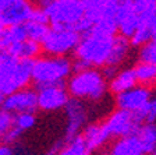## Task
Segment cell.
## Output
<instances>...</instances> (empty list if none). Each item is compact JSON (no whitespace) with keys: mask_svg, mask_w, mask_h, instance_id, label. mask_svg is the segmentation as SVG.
I'll use <instances>...</instances> for the list:
<instances>
[{"mask_svg":"<svg viewBox=\"0 0 156 155\" xmlns=\"http://www.w3.org/2000/svg\"><path fill=\"white\" fill-rule=\"evenodd\" d=\"M116 35H105L89 29L81 35L80 42L75 46V57L84 60L91 67H103L106 65L112 45Z\"/></svg>","mask_w":156,"mask_h":155,"instance_id":"6da1fadb","label":"cell"},{"mask_svg":"<svg viewBox=\"0 0 156 155\" xmlns=\"http://www.w3.org/2000/svg\"><path fill=\"white\" fill-rule=\"evenodd\" d=\"M73 71V63L68 57L49 55L45 57L34 59L32 81L38 87L48 84L64 83Z\"/></svg>","mask_w":156,"mask_h":155,"instance_id":"7a4b0ae2","label":"cell"},{"mask_svg":"<svg viewBox=\"0 0 156 155\" xmlns=\"http://www.w3.org/2000/svg\"><path fill=\"white\" fill-rule=\"evenodd\" d=\"M67 90L71 97L78 99L98 101L106 94V78L94 67L75 71V74L68 80Z\"/></svg>","mask_w":156,"mask_h":155,"instance_id":"3957f363","label":"cell"},{"mask_svg":"<svg viewBox=\"0 0 156 155\" xmlns=\"http://www.w3.org/2000/svg\"><path fill=\"white\" fill-rule=\"evenodd\" d=\"M34 59H17L10 56L0 66V92L9 95L25 88L32 81Z\"/></svg>","mask_w":156,"mask_h":155,"instance_id":"277c9868","label":"cell"},{"mask_svg":"<svg viewBox=\"0 0 156 155\" xmlns=\"http://www.w3.org/2000/svg\"><path fill=\"white\" fill-rule=\"evenodd\" d=\"M39 6L45 9L50 27H68L84 16V0H39Z\"/></svg>","mask_w":156,"mask_h":155,"instance_id":"5b68a950","label":"cell"},{"mask_svg":"<svg viewBox=\"0 0 156 155\" xmlns=\"http://www.w3.org/2000/svg\"><path fill=\"white\" fill-rule=\"evenodd\" d=\"M81 35L74 28L68 27H50L46 38L42 41V50L48 55L63 56L75 49Z\"/></svg>","mask_w":156,"mask_h":155,"instance_id":"8992f818","label":"cell"},{"mask_svg":"<svg viewBox=\"0 0 156 155\" xmlns=\"http://www.w3.org/2000/svg\"><path fill=\"white\" fill-rule=\"evenodd\" d=\"M36 95H38V108L42 110L62 109L70 99V94H68V90L64 87V83L38 87Z\"/></svg>","mask_w":156,"mask_h":155,"instance_id":"52a82bcc","label":"cell"},{"mask_svg":"<svg viewBox=\"0 0 156 155\" xmlns=\"http://www.w3.org/2000/svg\"><path fill=\"white\" fill-rule=\"evenodd\" d=\"M105 126H106L107 131H109L110 140L112 138L116 140V138H120V137H124V136H128V134L135 133V130L138 129L141 124L136 122L133 112L119 108V109L112 113L110 116H109V119L105 122Z\"/></svg>","mask_w":156,"mask_h":155,"instance_id":"ba28073f","label":"cell"},{"mask_svg":"<svg viewBox=\"0 0 156 155\" xmlns=\"http://www.w3.org/2000/svg\"><path fill=\"white\" fill-rule=\"evenodd\" d=\"M2 108L11 113L35 112L38 109V95L34 90H29L27 87L21 88L13 94L6 95Z\"/></svg>","mask_w":156,"mask_h":155,"instance_id":"9c48e42d","label":"cell"},{"mask_svg":"<svg viewBox=\"0 0 156 155\" xmlns=\"http://www.w3.org/2000/svg\"><path fill=\"white\" fill-rule=\"evenodd\" d=\"M151 99V90L149 87H145V85L136 84L133 88L127 91H123L120 94H117L116 102L117 106L120 109H126L134 112L138 108H141L144 103H146Z\"/></svg>","mask_w":156,"mask_h":155,"instance_id":"30bf717a","label":"cell"},{"mask_svg":"<svg viewBox=\"0 0 156 155\" xmlns=\"http://www.w3.org/2000/svg\"><path fill=\"white\" fill-rule=\"evenodd\" d=\"M66 115H67V129L66 137L75 136L81 131L87 122V109L78 98H70L66 103Z\"/></svg>","mask_w":156,"mask_h":155,"instance_id":"8fae6325","label":"cell"},{"mask_svg":"<svg viewBox=\"0 0 156 155\" xmlns=\"http://www.w3.org/2000/svg\"><path fill=\"white\" fill-rule=\"evenodd\" d=\"M32 4L28 0H18L0 10V20L3 25H21L25 24L32 14Z\"/></svg>","mask_w":156,"mask_h":155,"instance_id":"7c38bea8","label":"cell"},{"mask_svg":"<svg viewBox=\"0 0 156 155\" xmlns=\"http://www.w3.org/2000/svg\"><path fill=\"white\" fill-rule=\"evenodd\" d=\"M120 0H84V16L92 24L106 16H116Z\"/></svg>","mask_w":156,"mask_h":155,"instance_id":"4fadbf2b","label":"cell"},{"mask_svg":"<svg viewBox=\"0 0 156 155\" xmlns=\"http://www.w3.org/2000/svg\"><path fill=\"white\" fill-rule=\"evenodd\" d=\"M82 136H84L85 144H87L88 154L101 149L110 140V136H109V131H107L105 123H95L91 126H87Z\"/></svg>","mask_w":156,"mask_h":155,"instance_id":"5bb4252c","label":"cell"},{"mask_svg":"<svg viewBox=\"0 0 156 155\" xmlns=\"http://www.w3.org/2000/svg\"><path fill=\"white\" fill-rule=\"evenodd\" d=\"M110 154L113 155H144V148L135 133L116 138L110 147Z\"/></svg>","mask_w":156,"mask_h":155,"instance_id":"9a60e30c","label":"cell"},{"mask_svg":"<svg viewBox=\"0 0 156 155\" xmlns=\"http://www.w3.org/2000/svg\"><path fill=\"white\" fill-rule=\"evenodd\" d=\"M130 48H131L130 39L120 35V34H117L114 36L113 45H112L110 53H109V57H107V61L105 66H114V67H117L119 65H121L124 61V59L127 57V55H128Z\"/></svg>","mask_w":156,"mask_h":155,"instance_id":"2e32d148","label":"cell"},{"mask_svg":"<svg viewBox=\"0 0 156 155\" xmlns=\"http://www.w3.org/2000/svg\"><path fill=\"white\" fill-rule=\"evenodd\" d=\"M9 52L17 59H36L42 52V45L34 39L25 38L10 46Z\"/></svg>","mask_w":156,"mask_h":155,"instance_id":"e0dca14e","label":"cell"},{"mask_svg":"<svg viewBox=\"0 0 156 155\" xmlns=\"http://www.w3.org/2000/svg\"><path fill=\"white\" fill-rule=\"evenodd\" d=\"M109 81H110L109 83V90L116 95L123 92V91L130 90L134 85L138 84L134 68H126V70L120 71V73H116V76L112 77Z\"/></svg>","mask_w":156,"mask_h":155,"instance_id":"ac0fdd59","label":"cell"},{"mask_svg":"<svg viewBox=\"0 0 156 155\" xmlns=\"http://www.w3.org/2000/svg\"><path fill=\"white\" fill-rule=\"evenodd\" d=\"M135 134L140 140L145 154L156 152V124L155 123H142L135 130Z\"/></svg>","mask_w":156,"mask_h":155,"instance_id":"d6986e66","label":"cell"},{"mask_svg":"<svg viewBox=\"0 0 156 155\" xmlns=\"http://www.w3.org/2000/svg\"><path fill=\"white\" fill-rule=\"evenodd\" d=\"M27 38L24 24L21 25H4L0 31V48L9 49L11 45Z\"/></svg>","mask_w":156,"mask_h":155,"instance_id":"ffe728a7","label":"cell"},{"mask_svg":"<svg viewBox=\"0 0 156 155\" xmlns=\"http://www.w3.org/2000/svg\"><path fill=\"white\" fill-rule=\"evenodd\" d=\"M135 71L136 83L145 87H153L156 85V65L155 63H148V61H141L138 66L134 68Z\"/></svg>","mask_w":156,"mask_h":155,"instance_id":"44dd1931","label":"cell"},{"mask_svg":"<svg viewBox=\"0 0 156 155\" xmlns=\"http://www.w3.org/2000/svg\"><path fill=\"white\" fill-rule=\"evenodd\" d=\"M62 155H87V144H85L84 136L78 133L75 136L64 137V144L60 151Z\"/></svg>","mask_w":156,"mask_h":155,"instance_id":"7402d4cb","label":"cell"},{"mask_svg":"<svg viewBox=\"0 0 156 155\" xmlns=\"http://www.w3.org/2000/svg\"><path fill=\"white\" fill-rule=\"evenodd\" d=\"M24 28H25V32H27V38L34 39L36 42L42 43V41L48 35L50 27H49V24H42V23L32 21V20H28L24 24Z\"/></svg>","mask_w":156,"mask_h":155,"instance_id":"603a6c76","label":"cell"},{"mask_svg":"<svg viewBox=\"0 0 156 155\" xmlns=\"http://www.w3.org/2000/svg\"><path fill=\"white\" fill-rule=\"evenodd\" d=\"M134 117L136 122L142 123H155L156 122V99H149L146 103H144L141 108L134 110Z\"/></svg>","mask_w":156,"mask_h":155,"instance_id":"cb8c5ba5","label":"cell"},{"mask_svg":"<svg viewBox=\"0 0 156 155\" xmlns=\"http://www.w3.org/2000/svg\"><path fill=\"white\" fill-rule=\"evenodd\" d=\"M36 123V117L34 116V112H20L14 113V126L18 127L23 133L31 130Z\"/></svg>","mask_w":156,"mask_h":155,"instance_id":"d4e9b609","label":"cell"},{"mask_svg":"<svg viewBox=\"0 0 156 155\" xmlns=\"http://www.w3.org/2000/svg\"><path fill=\"white\" fill-rule=\"evenodd\" d=\"M152 39V32H151V27L146 25H140L136 28V31L134 32V35L130 38L131 46L135 48H141L142 45H145L146 42H149Z\"/></svg>","mask_w":156,"mask_h":155,"instance_id":"484cf974","label":"cell"},{"mask_svg":"<svg viewBox=\"0 0 156 155\" xmlns=\"http://www.w3.org/2000/svg\"><path fill=\"white\" fill-rule=\"evenodd\" d=\"M140 59L141 61H148V63L156 65V39H151L149 42L141 46Z\"/></svg>","mask_w":156,"mask_h":155,"instance_id":"4316f807","label":"cell"},{"mask_svg":"<svg viewBox=\"0 0 156 155\" xmlns=\"http://www.w3.org/2000/svg\"><path fill=\"white\" fill-rule=\"evenodd\" d=\"M130 3L138 16L148 11H156V0H130Z\"/></svg>","mask_w":156,"mask_h":155,"instance_id":"83f0119b","label":"cell"},{"mask_svg":"<svg viewBox=\"0 0 156 155\" xmlns=\"http://www.w3.org/2000/svg\"><path fill=\"white\" fill-rule=\"evenodd\" d=\"M14 123V113L0 108V136H3L4 133L13 126Z\"/></svg>","mask_w":156,"mask_h":155,"instance_id":"f1b7e54d","label":"cell"},{"mask_svg":"<svg viewBox=\"0 0 156 155\" xmlns=\"http://www.w3.org/2000/svg\"><path fill=\"white\" fill-rule=\"evenodd\" d=\"M32 21H36V23H42V24H49V17L48 14H46L45 9H42V7H34L32 10V14H31V18Z\"/></svg>","mask_w":156,"mask_h":155,"instance_id":"f546056e","label":"cell"},{"mask_svg":"<svg viewBox=\"0 0 156 155\" xmlns=\"http://www.w3.org/2000/svg\"><path fill=\"white\" fill-rule=\"evenodd\" d=\"M13 149L10 147V144L7 142H3V144H0V155H11L13 154Z\"/></svg>","mask_w":156,"mask_h":155,"instance_id":"4dcf8cb0","label":"cell"},{"mask_svg":"<svg viewBox=\"0 0 156 155\" xmlns=\"http://www.w3.org/2000/svg\"><path fill=\"white\" fill-rule=\"evenodd\" d=\"M16 2H18V0H0V10L7 7V6H10V4L16 3Z\"/></svg>","mask_w":156,"mask_h":155,"instance_id":"1f68e13d","label":"cell"},{"mask_svg":"<svg viewBox=\"0 0 156 155\" xmlns=\"http://www.w3.org/2000/svg\"><path fill=\"white\" fill-rule=\"evenodd\" d=\"M151 32H152V39H156V20L151 27Z\"/></svg>","mask_w":156,"mask_h":155,"instance_id":"d6a6232c","label":"cell"},{"mask_svg":"<svg viewBox=\"0 0 156 155\" xmlns=\"http://www.w3.org/2000/svg\"><path fill=\"white\" fill-rule=\"evenodd\" d=\"M4 99H6V94H3V92H0V108L3 106Z\"/></svg>","mask_w":156,"mask_h":155,"instance_id":"836d02e7","label":"cell"},{"mask_svg":"<svg viewBox=\"0 0 156 155\" xmlns=\"http://www.w3.org/2000/svg\"><path fill=\"white\" fill-rule=\"evenodd\" d=\"M3 27L4 25H3V23H2V20H0V31H2V28H3Z\"/></svg>","mask_w":156,"mask_h":155,"instance_id":"e575fe53","label":"cell"},{"mask_svg":"<svg viewBox=\"0 0 156 155\" xmlns=\"http://www.w3.org/2000/svg\"><path fill=\"white\" fill-rule=\"evenodd\" d=\"M155 154H156V152H155Z\"/></svg>","mask_w":156,"mask_h":155,"instance_id":"d590c367","label":"cell"}]
</instances>
